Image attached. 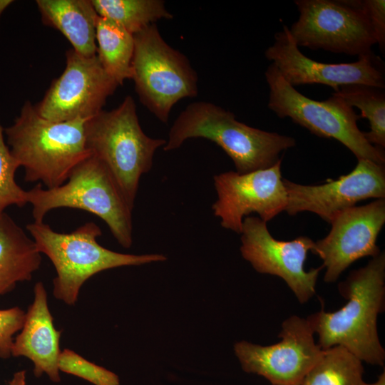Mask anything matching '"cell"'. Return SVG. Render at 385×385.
<instances>
[{"mask_svg": "<svg viewBox=\"0 0 385 385\" xmlns=\"http://www.w3.org/2000/svg\"><path fill=\"white\" fill-rule=\"evenodd\" d=\"M347 302L341 309L311 314L309 321L318 335V344L326 350L341 346L361 361L383 366L385 351L377 332V317L384 309L385 255L380 252L367 265L350 272L339 284Z\"/></svg>", "mask_w": 385, "mask_h": 385, "instance_id": "cell-1", "label": "cell"}, {"mask_svg": "<svg viewBox=\"0 0 385 385\" xmlns=\"http://www.w3.org/2000/svg\"><path fill=\"white\" fill-rule=\"evenodd\" d=\"M88 119L51 121L26 101L14 123L4 128L11 153L24 168L25 181H41L47 189L65 183L73 168L91 155L86 142Z\"/></svg>", "mask_w": 385, "mask_h": 385, "instance_id": "cell-2", "label": "cell"}, {"mask_svg": "<svg viewBox=\"0 0 385 385\" xmlns=\"http://www.w3.org/2000/svg\"><path fill=\"white\" fill-rule=\"evenodd\" d=\"M207 139L232 159L237 173L276 164L281 152L295 146L294 138L255 128L236 120L230 111L207 101L194 102L180 112L168 133L165 151L180 148L190 138Z\"/></svg>", "mask_w": 385, "mask_h": 385, "instance_id": "cell-3", "label": "cell"}, {"mask_svg": "<svg viewBox=\"0 0 385 385\" xmlns=\"http://www.w3.org/2000/svg\"><path fill=\"white\" fill-rule=\"evenodd\" d=\"M40 253L53 263L57 276L53 279V295L73 304L83 283L106 270L163 262L162 254L130 255L102 247L97 238L102 232L98 225L88 222L69 233L57 232L44 222L26 226Z\"/></svg>", "mask_w": 385, "mask_h": 385, "instance_id": "cell-4", "label": "cell"}, {"mask_svg": "<svg viewBox=\"0 0 385 385\" xmlns=\"http://www.w3.org/2000/svg\"><path fill=\"white\" fill-rule=\"evenodd\" d=\"M85 133L88 149L108 168L133 210L140 178L151 170L154 155L166 140L143 132L131 96L116 108L89 118Z\"/></svg>", "mask_w": 385, "mask_h": 385, "instance_id": "cell-5", "label": "cell"}, {"mask_svg": "<svg viewBox=\"0 0 385 385\" xmlns=\"http://www.w3.org/2000/svg\"><path fill=\"white\" fill-rule=\"evenodd\" d=\"M34 222H43L53 209L68 207L89 212L103 220L117 242L133 243V209L105 165L91 155L78 163L62 185L44 189L38 183L26 191Z\"/></svg>", "mask_w": 385, "mask_h": 385, "instance_id": "cell-6", "label": "cell"}, {"mask_svg": "<svg viewBox=\"0 0 385 385\" xmlns=\"http://www.w3.org/2000/svg\"><path fill=\"white\" fill-rule=\"evenodd\" d=\"M132 77L140 103L167 123L173 107L198 92V76L188 58L170 46L156 24L133 35Z\"/></svg>", "mask_w": 385, "mask_h": 385, "instance_id": "cell-7", "label": "cell"}, {"mask_svg": "<svg viewBox=\"0 0 385 385\" xmlns=\"http://www.w3.org/2000/svg\"><path fill=\"white\" fill-rule=\"evenodd\" d=\"M265 76L270 88L267 107L279 118H289L319 137L336 139L357 159L384 164V150L368 142L356 123L360 116L343 99L332 94L320 101L304 96L284 80L272 63Z\"/></svg>", "mask_w": 385, "mask_h": 385, "instance_id": "cell-8", "label": "cell"}, {"mask_svg": "<svg viewBox=\"0 0 385 385\" xmlns=\"http://www.w3.org/2000/svg\"><path fill=\"white\" fill-rule=\"evenodd\" d=\"M299 16L289 33L298 46L362 56L375 35L361 0H295Z\"/></svg>", "mask_w": 385, "mask_h": 385, "instance_id": "cell-9", "label": "cell"}, {"mask_svg": "<svg viewBox=\"0 0 385 385\" xmlns=\"http://www.w3.org/2000/svg\"><path fill=\"white\" fill-rule=\"evenodd\" d=\"M314 334L307 319L292 315L282 324L280 342L261 346L242 341L234 351L245 372L262 376L272 385H300L324 352Z\"/></svg>", "mask_w": 385, "mask_h": 385, "instance_id": "cell-10", "label": "cell"}, {"mask_svg": "<svg viewBox=\"0 0 385 385\" xmlns=\"http://www.w3.org/2000/svg\"><path fill=\"white\" fill-rule=\"evenodd\" d=\"M66 58L63 72L53 81L35 108L41 116L54 122L91 118L102 111L118 85L97 55L86 57L69 49Z\"/></svg>", "mask_w": 385, "mask_h": 385, "instance_id": "cell-11", "label": "cell"}, {"mask_svg": "<svg viewBox=\"0 0 385 385\" xmlns=\"http://www.w3.org/2000/svg\"><path fill=\"white\" fill-rule=\"evenodd\" d=\"M240 234L242 256L257 272L282 278L301 304L314 296L324 267L304 270L307 252L314 245L312 239L301 236L291 241L277 240L271 235L267 222L254 216L244 218Z\"/></svg>", "mask_w": 385, "mask_h": 385, "instance_id": "cell-12", "label": "cell"}, {"mask_svg": "<svg viewBox=\"0 0 385 385\" xmlns=\"http://www.w3.org/2000/svg\"><path fill=\"white\" fill-rule=\"evenodd\" d=\"M282 159L274 165L245 174L228 171L214 175L217 200L212 205L221 226L241 233L242 221L255 212L267 222L285 210L287 195L281 174Z\"/></svg>", "mask_w": 385, "mask_h": 385, "instance_id": "cell-13", "label": "cell"}, {"mask_svg": "<svg viewBox=\"0 0 385 385\" xmlns=\"http://www.w3.org/2000/svg\"><path fill=\"white\" fill-rule=\"evenodd\" d=\"M265 55L293 87L323 84L331 86L334 91L341 86L352 84L385 88L384 63L373 52L359 56L352 63L318 62L300 51L286 25L274 34V42L267 48Z\"/></svg>", "mask_w": 385, "mask_h": 385, "instance_id": "cell-14", "label": "cell"}, {"mask_svg": "<svg viewBox=\"0 0 385 385\" xmlns=\"http://www.w3.org/2000/svg\"><path fill=\"white\" fill-rule=\"evenodd\" d=\"M284 211L289 215L308 211L331 223L342 211L369 198H385L384 164L358 159L356 167L339 179L318 185L298 184L287 179Z\"/></svg>", "mask_w": 385, "mask_h": 385, "instance_id": "cell-15", "label": "cell"}, {"mask_svg": "<svg viewBox=\"0 0 385 385\" xmlns=\"http://www.w3.org/2000/svg\"><path fill=\"white\" fill-rule=\"evenodd\" d=\"M385 223V198L354 206L337 215L324 238L314 242L312 252L323 260L324 280L334 282L357 260L374 257L381 251L378 235Z\"/></svg>", "mask_w": 385, "mask_h": 385, "instance_id": "cell-16", "label": "cell"}, {"mask_svg": "<svg viewBox=\"0 0 385 385\" xmlns=\"http://www.w3.org/2000/svg\"><path fill=\"white\" fill-rule=\"evenodd\" d=\"M61 332L57 331L50 313L47 295L42 282L34 287V300L25 314L21 332L14 342L11 354L23 356L34 364L36 377L45 373L56 383L61 381L58 358Z\"/></svg>", "mask_w": 385, "mask_h": 385, "instance_id": "cell-17", "label": "cell"}, {"mask_svg": "<svg viewBox=\"0 0 385 385\" xmlns=\"http://www.w3.org/2000/svg\"><path fill=\"white\" fill-rule=\"evenodd\" d=\"M42 22L59 31L78 54L96 55L98 15L91 0H37Z\"/></svg>", "mask_w": 385, "mask_h": 385, "instance_id": "cell-18", "label": "cell"}, {"mask_svg": "<svg viewBox=\"0 0 385 385\" xmlns=\"http://www.w3.org/2000/svg\"><path fill=\"white\" fill-rule=\"evenodd\" d=\"M33 239L6 212L0 216V295L29 280L41 265Z\"/></svg>", "mask_w": 385, "mask_h": 385, "instance_id": "cell-19", "label": "cell"}, {"mask_svg": "<svg viewBox=\"0 0 385 385\" xmlns=\"http://www.w3.org/2000/svg\"><path fill=\"white\" fill-rule=\"evenodd\" d=\"M96 55L106 72L118 83L132 77L134 36L117 23L98 16Z\"/></svg>", "mask_w": 385, "mask_h": 385, "instance_id": "cell-20", "label": "cell"}, {"mask_svg": "<svg viewBox=\"0 0 385 385\" xmlns=\"http://www.w3.org/2000/svg\"><path fill=\"white\" fill-rule=\"evenodd\" d=\"M97 14L135 35L160 19H172L163 0H91Z\"/></svg>", "mask_w": 385, "mask_h": 385, "instance_id": "cell-21", "label": "cell"}, {"mask_svg": "<svg viewBox=\"0 0 385 385\" xmlns=\"http://www.w3.org/2000/svg\"><path fill=\"white\" fill-rule=\"evenodd\" d=\"M362 361L345 348L334 346L324 352L300 385H366Z\"/></svg>", "mask_w": 385, "mask_h": 385, "instance_id": "cell-22", "label": "cell"}, {"mask_svg": "<svg viewBox=\"0 0 385 385\" xmlns=\"http://www.w3.org/2000/svg\"><path fill=\"white\" fill-rule=\"evenodd\" d=\"M333 95L343 99L351 107L358 108L360 117L368 119L370 130L364 133L371 145L385 147V93L384 88L352 84L341 86Z\"/></svg>", "mask_w": 385, "mask_h": 385, "instance_id": "cell-23", "label": "cell"}, {"mask_svg": "<svg viewBox=\"0 0 385 385\" xmlns=\"http://www.w3.org/2000/svg\"><path fill=\"white\" fill-rule=\"evenodd\" d=\"M4 140V128L0 123V216L11 205L23 207L28 203L26 191L15 180L19 168Z\"/></svg>", "mask_w": 385, "mask_h": 385, "instance_id": "cell-24", "label": "cell"}, {"mask_svg": "<svg viewBox=\"0 0 385 385\" xmlns=\"http://www.w3.org/2000/svg\"><path fill=\"white\" fill-rule=\"evenodd\" d=\"M58 366L59 371L94 385H120L119 378L115 373L86 360L71 349L61 351Z\"/></svg>", "mask_w": 385, "mask_h": 385, "instance_id": "cell-25", "label": "cell"}, {"mask_svg": "<svg viewBox=\"0 0 385 385\" xmlns=\"http://www.w3.org/2000/svg\"><path fill=\"white\" fill-rule=\"evenodd\" d=\"M24 312L19 307L0 309V357L6 359L11 354L12 336L22 329Z\"/></svg>", "mask_w": 385, "mask_h": 385, "instance_id": "cell-26", "label": "cell"}, {"mask_svg": "<svg viewBox=\"0 0 385 385\" xmlns=\"http://www.w3.org/2000/svg\"><path fill=\"white\" fill-rule=\"evenodd\" d=\"M363 8L373 29L376 43L383 53L385 50V1L363 0Z\"/></svg>", "mask_w": 385, "mask_h": 385, "instance_id": "cell-27", "label": "cell"}, {"mask_svg": "<svg viewBox=\"0 0 385 385\" xmlns=\"http://www.w3.org/2000/svg\"><path fill=\"white\" fill-rule=\"evenodd\" d=\"M26 371L25 370L16 372L12 379L9 381V385H26Z\"/></svg>", "mask_w": 385, "mask_h": 385, "instance_id": "cell-28", "label": "cell"}, {"mask_svg": "<svg viewBox=\"0 0 385 385\" xmlns=\"http://www.w3.org/2000/svg\"><path fill=\"white\" fill-rule=\"evenodd\" d=\"M12 3H14V1L12 0H0V17L5 9Z\"/></svg>", "mask_w": 385, "mask_h": 385, "instance_id": "cell-29", "label": "cell"}, {"mask_svg": "<svg viewBox=\"0 0 385 385\" xmlns=\"http://www.w3.org/2000/svg\"><path fill=\"white\" fill-rule=\"evenodd\" d=\"M366 385H385V372L383 371V373L379 375L376 381L373 384L366 383Z\"/></svg>", "mask_w": 385, "mask_h": 385, "instance_id": "cell-30", "label": "cell"}]
</instances>
